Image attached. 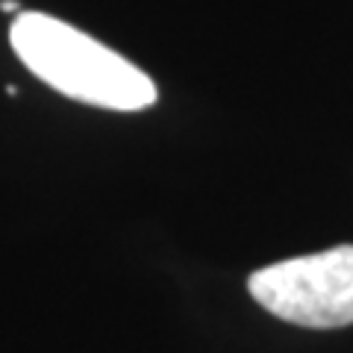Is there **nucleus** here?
<instances>
[{
  "instance_id": "obj_2",
  "label": "nucleus",
  "mask_w": 353,
  "mask_h": 353,
  "mask_svg": "<svg viewBox=\"0 0 353 353\" xmlns=\"http://www.w3.org/2000/svg\"><path fill=\"white\" fill-rule=\"evenodd\" d=\"M248 289L262 309L297 327L353 324V245L294 256L250 274Z\"/></svg>"
},
{
  "instance_id": "obj_1",
  "label": "nucleus",
  "mask_w": 353,
  "mask_h": 353,
  "mask_svg": "<svg viewBox=\"0 0 353 353\" xmlns=\"http://www.w3.org/2000/svg\"><path fill=\"white\" fill-rule=\"evenodd\" d=\"M18 59L71 101L139 112L157 103V85L112 48L44 12H18L9 30Z\"/></svg>"
},
{
  "instance_id": "obj_3",
  "label": "nucleus",
  "mask_w": 353,
  "mask_h": 353,
  "mask_svg": "<svg viewBox=\"0 0 353 353\" xmlns=\"http://www.w3.org/2000/svg\"><path fill=\"white\" fill-rule=\"evenodd\" d=\"M0 9H3V12H18V3H15V0H0Z\"/></svg>"
}]
</instances>
